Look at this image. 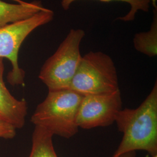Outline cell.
I'll return each mask as SVG.
<instances>
[{
    "instance_id": "cell-1",
    "label": "cell",
    "mask_w": 157,
    "mask_h": 157,
    "mask_svg": "<svg viewBox=\"0 0 157 157\" xmlns=\"http://www.w3.org/2000/svg\"><path fill=\"white\" fill-rule=\"evenodd\" d=\"M115 122L123 137L112 157L137 150L157 155V82L139 107L122 109Z\"/></svg>"
},
{
    "instance_id": "cell-2",
    "label": "cell",
    "mask_w": 157,
    "mask_h": 157,
    "mask_svg": "<svg viewBox=\"0 0 157 157\" xmlns=\"http://www.w3.org/2000/svg\"><path fill=\"white\" fill-rule=\"evenodd\" d=\"M83 95L71 89L48 91L36 108L31 122L57 135L69 139L78 132L76 117Z\"/></svg>"
},
{
    "instance_id": "cell-3",
    "label": "cell",
    "mask_w": 157,
    "mask_h": 157,
    "mask_svg": "<svg viewBox=\"0 0 157 157\" xmlns=\"http://www.w3.org/2000/svg\"><path fill=\"white\" fill-rule=\"evenodd\" d=\"M86 35L81 29H72L55 53L47 59L39 78L48 91L69 89L80 63V44Z\"/></svg>"
},
{
    "instance_id": "cell-4",
    "label": "cell",
    "mask_w": 157,
    "mask_h": 157,
    "mask_svg": "<svg viewBox=\"0 0 157 157\" xmlns=\"http://www.w3.org/2000/svg\"><path fill=\"white\" fill-rule=\"evenodd\" d=\"M69 89L83 96L119 90L117 70L111 56L101 51H90L82 56Z\"/></svg>"
},
{
    "instance_id": "cell-5",
    "label": "cell",
    "mask_w": 157,
    "mask_h": 157,
    "mask_svg": "<svg viewBox=\"0 0 157 157\" xmlns=\"http://www.w3.org/2000/svg\"><path fill=\"white\" fill-rule=\"evenodd\" d=\"M54 17V12L45 8L28 19L0 28V58H6L11 62L12 69L7 80L12 86L24 83L25 73L18 64L19 51L23 42L35 29L51 22Z\"/></svg>"
},
{
    "instance_id": "cell-6",
    "label": "cell",
    "mask_w": 157,
    "mask_h": 157,
    "mask_svg": "<svg viewBox=\"0 0 157 157\" xmlns=\"http://www.w3.org/2000/svg\"><path fill=\"white\" fill-rule=\"evenodd\" d=\"M122 109L120 90L108 94L84 95L78 107L77 124L78 128L83 129L109 126L115 122Z\"/></svg>"
},
{
    "instance_id": "cell-7",
    "label": "cell",
    "mask_w": 157,
    "mask_h": 157,
    "mask_svg": "<svg viewBox=\"0 0 157 157\" xmlns=\"http://www.w3.org/2000/svg\"><path fill=\"white\" fill-rule=\"evenodd\" d=\"M4 65L0 58V121L21 129L25 124L28 105L25 100H18L11 95L3 80Z\"/></svg>"
},
{
    "instance_id": "cell-8",
    "label": "cell",
    "mask_w": 157,
    "mask_h": 157,
    "mask_svg": "<svg viewBox=\"0 0 157 157\" xmlns=\"http://www.w3.org/2000/svg\"><path fill=\"white\" fill-rule=\"evenodd\" d=\"M44 8L40 1L14 4L0 0V28L28 19Z\"/></svg>"
},
{
    "instance_id": "cell-9",
    "label": "cell",
    "mask_w": 157,
    "mask_h": 157,
    "mask_svg": "<svg viewBox=\"0 0 157 157\" xmlns=\"http://www.w3.org/2000/svg\"><path fill=\"white\" fill-rule=\"evenodd\" d=\"M153 13L150 29L136 34L133 38L135 49L149 57L157 55V8L154 9Z\"/></svg>"
},
{
    "instance_id": "cell-10",
    "label": "cell",
    "mask_w": 157,
    "mask_h": 157,
    "mask_svg": "<svg viewBox=\"0 0 157 157\" xmlns=\"http://www.w3.org/2000/svg\"><path fill=\"white\" fill-rule=\"evenodd\" d=\"M54 135L35 126L32 135V147L29 157H58L52 143Z\"/></svg>"
},
{
    "instance_id": "cell-11",
    "label": "cell",
    "mask_w": 157,
    "mask_h": 157,
    "mask_svg": "<svg viewBox=\"0 0 157 157\" xmlns=\"http://www.w3.org/2000/svg\"><path fill=\"white\" fill-rule=\"evenodd\" d=\"M78 0H61V5L63 10L67 11L72 4ZM101 2H109L112 1H119L128 3L130 6L129 12L124 17H117V20H120L124 22H131L135 20L136 13L141 11L148 12L151 3V0H98Z\"/></svg>"
},
{
    "instance_id": "cell-12",
    "label": "cell",
    "mask_w": 157,
    "mask_h": 157,
    "mask_svg": "<svg viewBox=\"0 0 157 157\" xmlns=\"http://www.w3.org/2000/svg\"><path fill=\"white\" fill-rule=\"evenodd\" d=\"M16 135V129L11 124L0 121V137L12 139Z\"/></svg>"
},
{
    "instance_id": "cell-13",
    "label": "cell",
    "mask_w": 157,
    "mask_h": 157,
    "mask_svg": "<svg viewBox=\"0 0 157 157\" xmlns=\"http://www.w3.org/2000/svg\"><path fill=\"white\" fill-rule=\"evenodd\" d=\"M118 157H136V152L132 151L127 152V153L124 154Z\"/></svg>"
},
{
    "instance_id": "cell-14",
    "label": "cell",
    "mask_w": 157,
    "mask_h": 157,
    "mask_svg": "<svg viewBox=\"0 0 157 157\" xmlns=\"http://www.w3.org/2000/svg\"><path fill=\"white\" fill-rule=\"evenodd\" d=\"M157 0H151V3L154 7V8H157Z\"/></svg>"
},
{
    "instance_id": "cell-15",
    "label": "cell",
    "mask_w": 157,
    "mask_h": 157,
    "mask_svg": "<svg viewBox=\"0 0 157 157\" xmlns=\"http://www.w3.org/2000/svg\"><path fill=\"white\" fill-rule=\"evenodd\" d=\"M12 1H15V2H17V3H23L24 1H22V0H12Z\"/></svg>"
},
{
    "instance_id": "cell-16",
    "label": "cell",
    "mask_w": 157,
    "mask_h": 157,
    "mask_svg": "<svg viewBox=\"0 0 157 157\" xmlns=\"http://www.w3.org/2000/svg\"><path fill=\"white\" fill-rule=\"evenodd\" d=\"M157 157V155H154V156H153V157Z\"/></svg>"
}]
</instances>
